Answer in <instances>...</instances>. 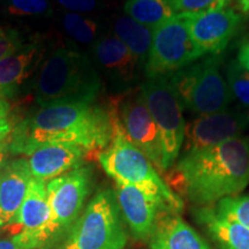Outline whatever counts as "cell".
<instances>
[{"mask_svg": "<svg viewBox=\"0 0 249 249\" xmlns=\"http://www.w3.org/2000/svg\"><path fill=\"white\" fill-rule=\"evenodd\" d=\"M119 102L102 107L93 103H66L43 107L15 124L11 134L12 155L29 156L52 143L79 145L97 156L108 147Z\"/></svg>", "mask_w": 249, "mask_h": 249, "instance_id": "6da1fadb", "label": "cell"}, {"mask_svg": "<svg viewBox=\"0 0 249 249\" xmlns=\"http://www.w3.org/2000/svg\"><path fill=\"white\" fill-rule=\"evenodd\" d=\"M164 180L177 195L200 208L238 195L249 183V141L234 138L185 152Z\"/></svg>", "mask_w": 249, "mask_h": 249, "instance_id": "7a4b0ae2", "label": "cell"}, {"mask_svg": "<svg viewBox=\"0 0 249 249\" xmlns=\"http://www.w3.org/2000/svg\"><path fill=\"white\" fill-rule=\"evenodd\" d=\"M101 87V77L86 54L60 48L43 62L36 79L35 96L40 107L93 103Z\"/></svg>", "mask_w": 249, "mask_h": 249, "instance_id": "3957f363", "label": "cell"}, {"mask_svg": "<svg viewBox=\"0 0 249 249\" xmlns=\"http://www.w3.org/2000/svg\"><path fill=\"white\" fill-rule=\"evenodd\" d=\"M97 160L114 182L135 186L149 194L160 196L174 213H181L182 198L165 182L147 156L127 139L120 123L119 112L113 124L112 141L97 156Z\"/></svg>", "mask_w": 249, "mask_h": 249, "instance_id": "277c9868", "label": "cell"}, {"mask_svg": "<svg viewBox=\"0 0 249 249\" xmlns=\"http://www.w3.org/2000/svg\"><path fill=\"white\" fill-rule=\"evenodd\" d=\"M116 193L102 189L89 201L58 249H124L127 233Z\"/></svg>", "mask_w": 249, "mask_h": 249, "instance_id": "5b68a950", "label": "cell"}, {"mask_svg": "<svg viewBox=\"0 0 249 249\" xmlns=\"http://www.w3.org/2000/svg\"><path fill=\"white\" fill-rule=\"evenodd\" d=\"M92 188V169L81 165L46 185L50 220L39 238L38 249L62 241L85 209Z\"/></svg>", "mask_w": 249, "mask_h": 249, "instance_id": "8992f818", "label": "cell"}, {"mask_svg": "<svg viewBox=\"0 0 249 249\" xmlns=\"http://www.w3.org/2000/svg\"><path fill=\"white\" fill-rule=\"evenodd\" d=\"M219 59L189 65L172 74L170 82L182 107L198 114H211L226 110L233 96L219 73Z\"/></svg>", "mask_w": 249, "mask_h": 249, "instance_id": "52a82bcc", "label": "cell"}, {"mask_svg": "<svg viewBox=\"0 0 249 249\" xmlns=\"http://www.w3.org/2000/svg\"><path fill=\"white\" fill-rule=\"evenodd\" d=\"M145 104L150 111L161 143L164 174L176 163L185 139L183 107L170 82L169 76L147 79L141 87Z\"/></svg>", "mask_w": 249, "mask_h": 249, "instance_id": "ba28073f", "label": "cell"}, {"mask_svg": "<svg viewBox=\"0 0 249 249\" xmlns=\"http://www.w3.org/2000/svg\"><path fill=\"white\" fill-rule=\"evenodd\" d=\"M205 54L189 33L183 15L165 21L154 29L152 44L145 61L147 79L169 76Z\"/></svg>", "mask_w": 249, "mask_h": 249, "instance_id": "9c48e42d", "label": "cell"}, {"mask_svg": "<svg viewBox=\"0 0 249 249\" xmlns=\"http://www.w3.org/2000/svg\"><path fill=\"white\" fill-rule=\"evenodd\" d=\"M118 112L127 139L147 156L160 176H164L160 132L145 104L141 88L119 103Z\"/></svg>", "mask_w": 249, "mask_h": 249, "instance_id": "30bf717a", "label": "cell"}, {"mask_svg": "<svg viewBox=\"0 0 249 249\" xmlns=\"http://www.w3.org/2000/svg\"><path fill=\"white\" fill-rule=\"evenodd\" d=\"M114 193L121 217L134 238L139 240L149 241L161 214L174 213L160 196L149 194L135 186L116 182Z\"/></svg>", "mask_w": 249, "mask_h": 249, "instance_id": "8fae6325", "label": "cell"}, {"mask_svg": "<svg viewBox=\"0 0 249 249\" xmlns=\"http://www.w3.org/2000/svg\"><path fill=\"white\" fill-rule=\"evenodd\" d=\"M248 124L249 116L241 112L224 110L201 114L185 126V151L200 150L238 138Z\"/></svg>", "mask_w": 249, "mask_h": 249, "instance_id": "7c38bea8", "label": "cell"}, {"mask_svg": "<svg viewBox=\"0 0 249 249\" xmlns=\"http://www.w3.org/2000/svg\"><path fill=\"white\" fill-rule=\"evenodd\" d=\"M50 220V207L45 182L31 178L20 210L7 227L11 238L24 249H38L39 238Z\"/></svg>", "mask_w": 249, "mask_h": 249, "instance_id": "4fadbf2b", "label": "cell"}, {"mask_svg": "<svg viewBox=\"0 0 249 249\" xmlns=\"http://www.w3.org/2000/svg\"><path fill=\"white\" fill-rule=\"evenodd\" d=\"M183 17L193 39L204 53L222 52L241 22L240 15L226 7Z\"/></svg>", "mask_w": 249, "mask_h": 249, "instance_id": "5bb4252c", "label": "cell"}, {"mask_svg": "<svg viewBox=\"0 0 249 249\" xmlns=\"http://www.w3.org/2000/svg\"><path fill=\"white\" fill-rule=\"evenodd\" d=\"M87 156V151L79 145L52 143L36 149L26 160L31 178L45 182L77 169Z\"/></svg>", "mask_w": 249, "mask_h": 249, "instance_id": "9a60e30c", "label": "cell"}, {"mask_svg": "<svg viewBox=\"0 0 249 249\" xmlns=\"http://www.w3.org/2000/svg\"><path fill=\"white\" fill-rule=\"evenodd\" d=\"M44 45L38 40L23 44L20 49L0 60V98H13L38 68Z\"/></svg>", "mask_w": 249, "mask_h": 249, "instance_id": "2e32d148", "label": "cell"}, {"mask_svg": "<svg viewBox=\"0 0 249 249\" xmlns=\"http://www.w3.org/2000/svg\"><path fill=\"white\" fill-rule=\"evenodd\" d=\"M30 180L24 157L7 161L0 171V227L13 223L26 197Z\"/></svg>", "mask_w": 249, "mask_h": 249, "instance_id": "e0dca14e", "label": "cell"}, {"mask_svg": "<svg viewBox=\"0 0 249 249\" xmlns=\"http://www.w3.org/2000/svg\"><path fill=\"white\" fill-rule=\"evenodd\" d=\"M151 249H213L179 213L161 214L149 239Z\"/></svg>", "mask_w": 249, "mask_h": 249, "instance_id": "ac0fdd59", "label": "cell"}, {"mask_svg": "<svg viewBox=\"0 0 249 249\" xmlns=\"http://www.w3.org/2000/svg\"><path fill=\"white\" fill-rule=\"evenodd\" d=\"M92 52L96 61L111 80L119 83L132 82L139 61L116 35L96 40Z\"/></svg>", "mask_w": 249, "mask_h": 249, "instance_id": "d6986e66", "label": "cell"}, {"mask_svg": "<svg viewBox=\"0 0 249 249\" xmlns=\"http://www.w3.org/2000/svg\"><path fill=\"white\" fill-rule=\"evenodd\" d=\"M196 218L222 249H249V230L231 218L220 216L213 207L200 208Z\"/></svg>", "mask_w": 249, "mask_h": 249, "instance_id": "ffe728a7", "label": "cell"}, {"mask_svg": "<svg viewBox=\"0 0 249 249\" xmlns=\"http://www.w3.org/2000/svg\"><path fill=\"white\" fill-rule=\"evenodd\" d=\"M114 35L128 48L140 64L145 65L152 44L154 29L126 15L118 18L114 22Z\"/></svg>", "mask_w": 249, "mask_h": 249, "instance_id": "44dd1931", "label": "cell"}, {"mask_svg": "<svg viewBox=\"0 0 249 249\" xmlns=\"http://www.w3.org/2000/svg\"><path fill=\"white\" fill-rule=\"evenodd\" d=\"M124 9L128 17L151 29L177 15L171 0H127Z\"/></svg>", "mask_w": 249, "mask_h": 249, "instance_id": "7402d4cb", "label": "cell"}, {"mask_svg": "<svg viewBox=\"0 0 249 249\" xmlns=\"http://www.w3.org/2000/svg\"><path fill=\"white\" fill-rule=\"evenodd\" d=\"M62 26L71 38L82 44L91 43L98 33V24L96 21L74 12L65 14L62 18Z\"/></svg>", "mask_w": 249, "mask_h": 249, "instance_id": "603a6c76", "label": "cell"}, {"mask_svg": "<svg viewBox=\"0 0 249 249\" xmlns=\"http://www.w3.org/2000/svg\"><path fill=\"white\" fill-rule=\"evenodd\" d=\"M220 216L231 218L249 230V195H235L225 197L213 207Z\"/></svg>", "mask_w": 249, "mask_h": 249, "instance_id": "cb8c5ba5", "label": "cell"}, {"mask_svg": "<svg viewBox=\"0 0 249 249\" xmlns=\"http://www.w3.org/2000/svg\"><path fill=\"white\" fill-rule=\"evenodd\" d=\"M226 75L233 97L249 107V71L245 70L238 60H233L229 64Z\"/></svg>", "mask_w": 249, "mask_h": 249, "instance_id": "d4e9b609", "label": "cell"}, {"mask_svg": "<svg viewBox=\"0 0 249 249\" xmlns=\"http://www.w3.org/2000/svg\"><path fill=\"white\" fill-rule=\"evenodd\" d=\"M7 12L14 17H38L51 14L48 0H8Z\"/></svg>", "mask_w": 249, "mask_h": 249, "instance_id": "484cf974", "label": "cell"}, {"mask_svg": "<svg viewBox=\"0 0 249 249\" xmlns=\"http://www.w3.org/2000/svg\"><path fill=\"white\" fill-rule=\"evenodd\" d=\"M177 15L198 14L226 7L229 0H171Z\"/></svg>", "mask_w": 249, "mask_h": 249, "instance_id": "4316f807", "label": "cell"}, {"mask_svg": "<svg viewBox=\"0 0 249 249\" xmlns=\"http://www.w3.org/2000/svg\"><path fill=\"white\" fill-rule=\"evenodd\" d=\"M23 45V40L17 30L0 27V60L8 57Z\"/></svg>", "mask_w": 249, "mask_h": 249, "instance_id": "83f0119b", "label": "cell"}, {"mask_svg": "<svg viewBox=\"0 0 249 249\" xmlns=\"http://www.w3.org/2000/svg\"><path fill=\"white\" fill-rule=\"evenodd\" d=\"M57 1L62 7L70 9L74 13H86L97 7L96 0H57Z\"/></svg>", "mask_w": 249, "mask_h": 249, "instance_id": "f1b7e54d", "label": "cell"}, {"mask_svg": "<svg viewBox=\"0 0 249 249\" xmlns=\"http://www.w3.org/2000/svg\"><path fill=\"white\" fill-rule=\"evenodd\" d=\"M14 127V123L11 119H8V117L0 120V142L11 136Z\"/></svg>", "mask_w": 249, "mask_h": 249, "instance_id": "f546056e", "label": "cell"}, {"mask_svg": "<svg viewBox=\"0 0 249 249\" xmlns=\"http://www.w3.org/2000/svg\"><path fill=\"white\" fill-rule=\"evenodd\" d=\"M9 142H11V136L0 142V171H1L4 165L7 163L8 155L11 154V149H9Z\"/></svg>", "mask_w": 249, "mask_h": 249, "instance_id": "4dcf8cb0", "label": "cell"}, {"mask_svg": "<svg viewBox=\"0 0 249 249\" xmlns=\"http://www.w3.org/2000/svg\"><path fill=\"white\" fill-rule=\"evenodd\" d=\"M238 61L245 70L249 71V43H246L240 48L238 55Z\"/></svg>", "mask_w": 249, "mask_h": 249, "instance_id": "1f68e13d", "label": "cell"}, {"mask_svg": "<svg viewBox=\"0 0 249 249\" xmlns=\"http://www.w3.org/2000/svg\"><path fill=\"white\" fill-rule=\"evenodd\" d=\"M0 249H24L18 246L12 238H5L0 240Z\"/></svg>", "mask_w": 249, "mask_h": 249, "instance_id": "d6a6232c", "label": "cell"}, {"mask_svg": "<svg viewBox=\"0 0 249 249\" xmlns=\"http://www.w3.org/2000/svg\"><path fill=\"white\" fill-rule=\"evenodd\" d=\"M9 112H11V104H9L7 99L0 98V120L7 118Z\"/></svg>", "mask_w": 249, "mask_h": 249, "instance_id": "836d02e7", "label": "cell"}, {"mask_svg": "<svg viewBox=\"0 0 249 249\" xmlns=\"http://www.w3.org/2000/svg\"><path fill=\"white\" fill-rule=\"evenodd\" d=\"M240 2H241L242 11H244L245 13L249 14V0H240Z\"/></svg>", "mask_w": 249, "mask_h": 249, "instance_id": "e575fe53", "label": "cell"}]
</instances>
